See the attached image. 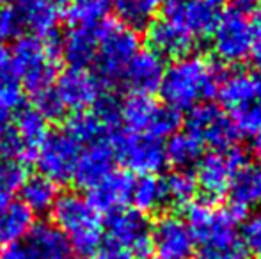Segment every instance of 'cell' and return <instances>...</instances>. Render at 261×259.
<instances>
[{"label":"cell","instance_id":"37","mask_svg":"<svg viewBox=\"0 0 261 259\" xmlns=\"http://www.w3.org/2000/svg\"><path fill=\"white\" fill-rule=\"evenodd\" d=\"M34 100H36L34 108L46 119V121H59L61 118H64L66 110L61 105V101H59L57 94L54 93V87H48V89L43 91V93L36 94Z\"/></svg>","mask_w":261,"mask_h":259},{"label":"cell","instance_id":"33","mask_svg":"<svg viewBox=\"0 0 261 259\" xmlns=\"http://www.w3.org/2000/svg\"><path fill=\"white\" fill-rule=\"evenodd\" d=\"M103 0H66V18L71 27H93L103 21Z\"/></svg>","mask_w":261,"mask_h":259},{"label":"cell","instance_id":"12","mask_svg":"<svg viewBox=\"0 0 261 259\" xmlns=\"http://www.w3.org/2000/svg\"><path fill=\"white\" fill-rule=\"evenodd\" d=\"M107 236L110 245L126 250L132 257L146 259L153 252L151 227L142 213L130 208L110 211L107 218Z\"/></svg>","mask_w":261,"mask_h":259},{"label":"cell","instance_id":"48","mask_svg":"<svg viewBox=\"0 0 261 259\" xmlns=\"http://www.w3.org/2000/svg\"><path fill=\"white\" fill-rule=\"evenodd\" d=\"M258 100L261 101V80H258Z\"/></svg>","mask_w":261,"mask_h":259},{"label":"cell","instance_id":"43","mask_svg":"<svg viewBox=\"0 0 261 259\" xmlns=\"http://www.w3.org/2000/svg\"><path fill=\"white\" fill-rule=\"evenodd\" d=\"M201 259H245V256L240 249H234L219 254H201Z\"/></svg>","mask_w":261,"mask_h":259},{"label":"cell","instance_id":"35","mask_svg":"<svg viewBox=\"0 0 261 259\" xmlns=\"http://www.w3.org/2000/svg\"><path fill=\"white\" fill-rule=\"evenodd\" d=\"M27 178L23 162L13 158L0 160V206L13 200L14 194L21 190Z\"/></svg>","mask_w":261,"mask_h":259},{"label":"cell","instance_id":"20","mask_svg":"<svg viewBox=\"0 0 261 259\" xmlns=\"http://www.w3.org/2000/svg\"><path fill=\"white\" fill-rule=\"evenodd\" d=\"M165 73V63L160 55L151 50H139L135 57L126 66L123 76L126 87L132 94L151 96L160 89L162 78Z\"/></svg>","mask_w":261,"mask_h":259},{"label":"cell","instance_id":"2","mask_svg":"<svg viewBox=\"0 0 261 259\" xmlns=\"http://www.w3.org/2000/svg\"><path fill=\"white\" fill-rule=\"evenodd\" d=\"M52 213L54 225L64 233L80 257L94 256L100 250L103 236L101 215L87 197L73 192L59 195Z\"/></svg>","mask_w":261,"mask_h":259},{"label":"cell","instance_id":"6","mask_svg":"<svg viewBox=\"0 0 261 259\" xmlns=\"http://www.w3.org/2000/svg\"><path fill=\"white\" fill-rule=\"evenodd\" d=\"M119 121L130 133L164 138L174 135L181 116L167 105H158L151 96L132 94L119 105Z\"/></svg>","mask_w":261,"mask_h":259},{"label":"cell","instance_id":"38","mask_svg":"<svg viewBox=\"0 0 261 259\" xmlns=\"http://www.w3.org/2000/svg\"><path fill=\"white\" fill-rule=\"evenodd\" d=\"M242 240L254 256L261 259V213H256L245 222Z\"/></svg>","mask_w":261,"mask_h":259},{"label":"cell","instance_id":"10","mask_svg":"<svg viewBox=\"0 0 261 259\" xmlns=\"http://www.w3.org/2000/svg\"><path fill=\"white\" fill-rule=\"evenodd\" d=\"M46 135V119L36 108H21L14 116L13 125L0 133V149L6 158L20 162L36 158V153Z\"/></svg>","mask_w":261,"mask_h":259},{"label":"cell","instance_id":"24","mask_svg":"<svg viewBox=\"0 0 261 259\" xmlns=\"http://www.w3.org/2000/svg\"><path fill=\"white\" fill-rule=\"evenodd\" d=\"M217 96L222 101L224 107L229 108L233 114L258 100V78L242 69L222 75L219 89H217Z\"/></svg>","mask_w":261,"mask_h":259},{"label":"cell","instance_id":"9","mask_svg":"<svg viewBox=\"0 0 261 259\" xmlns=\"http://www.w3.org/2000/svg\"><path fill=\"white\" fill-rule=\"evenodd\" d=\"M245 163L247 158L240 148L233 146L227 149H213L197 162V188L203 190L210 200L222 199L229 192L233 178Z\"/></svg>","mask_w":261,"mask_h":259},{"label":"cell","instance_id":"8","mask_svg":"<svg viewBox=\"0 0 261 259\" xmlns=\"http://www.w3.org/2000/svg\"><path fill=\"white\" fill-rule=\"evenodd\" d=\"M0 259H82L54 224H36L27 236L6 245Z\"/></svg>","mask_w":261,"mask_h":259},{"label":"cell","instance_id":"18","mask_svg":"<svg viewBox=\"0 0 261 259\" xmlns=\"http://www.w3.org/2000/svg\"><path fill=\"white\" fill-rule=\"evenodd\" d=\"M153 250L160 259H187L194 252V236L183 218L164 215L151 229Z\"/></svg>","mask_w":261,"mask_h":259},{"label":"cell","instance_id":"34","mask_svg":"<svg viewBox=\"0 0 261 259\" xmlns=\"http://www.w3.org/2000/svg\"><path fill=\"white\" fill-rule=\"evenodd\" d=\"M21 107V85L14 75L0 76V133L11 125Z\"/></svg>","mask_w":261,"mask_h":259},{"label":"cell","instance_id":"36","mask_svg":"<svg viewBox=\"0 0 261 259\" xmlns=\"http://www.w3.org/2000/svg\"><path fill=\"white\" fill-rule=\"evenodd\" d=\"M231 119L240 135H249V137L258 135L261 131V101L256 100L249 107L233 112Z\"/></svg>","mask_w":261,"mask_h":259},{"label":"cell","instance_id":"16","mask_svg":"<svg viewBox=\"0 0 261 259\" xmlns=\"http://www.w3.org/2000/svg\"><path fill=\"white\" fill-rule=\"evenodd\" d=\"M160 11L162 20L174 25L196 43L212 34L219 20L217 7L206 0H164Z\"/></svg>","mask_w":261,"mask_h":259},{"label":"cell","instance_id":"21","mask_svg":"<svg viewBox=\"0 0 261 259\" xmlns=\"http://www.w3.org/2000/svg\"><path fill=\"white\" fill-rule=\"evenodd\" d=\"M16 11L21 27L36 38H50L61 20V4L57 0H6Z\"/></svg>","mask_w":261,"mask_h":259},{"label":"cell","instance_id":"39","mask_svg":"<svg viewBox=\"0 0 261 259\" xmlns=\"http://www.w3.org/2000/svg\"><path fill=\"white\" fill-rule=\"evenodd\" d=\"M21 31H23V27H21L16 11L13 7H4L0 11V39L7 41V39L18 38Z\"/></svg>","mask_w":261,"mask_h":259},{"label":"cell","instance_id":"27","mask_svg":"<svg viewBox=\"0 0 261 259\" xmlns=\"http://www.w3.org/2000/svg\"><path fill=\"white\" fill-rule=\"evenodd\" d=\"M34 225L29 208L20 200H9L0 206V242L6 245L25 238Z\"/></svg>","mask_w":261,"mask_h":259},{"label":"cell","instance_id":"7","mask_svg":"<svg viewBox=\"0 0 261 259\" xmlns=\"http://www.w3.org/2000/svg\"><path fill=\"white\" fill-rule=\"evenodd\" d=\"M212 48L226 64H240L247 61L254 48V27L249 14L229 9L219 14L212 34Z\"/></svg>","mask_w":261,"mask_h":259},{"label":"cell","instance_id":"11","mask_svg":"<svg viewBox=\"0 0 261 259\" xmlns=\"http://www.w3.org/2000/svg\"><path fill=\"white\" fill-rule=\"evenodd\" d=\"M80 153L82 146L68 130L48 131L36 153V162L45 178L54 183H66L73 180Z\"/></svg>","mask_w":261,"mask_h":259},{"label":"cell","instance_id":"45","mask_svg":"<svg viewBox=\"0 0 261 259\" xmlns=\"http://www.w3.org/2000/svg\"><path fill=\"white\" fill-rule=\"evenodd\" d=\"M252 151H254L256 158L261 162V131L258 135H254V137H252Z\"/></svg>","mask_w":261,"mask_h":259},{"label":"cell","instance_id":"28","mask_svg":"<svg viewBox=\"0 0 261 259\" xmlns=\"http://www.w3.org/2000/svg\"><path fill=\"white\" fill-rule=\"evenodd\" d=\"M21 203L29 208L31 213H46L54 208L59 199L57 183L45 178L43 174L31 176L21 187Z\"/></svg>","mask_w":261,"mask_h":259},{"label":"cell","instance_id":"40","mask_svg":"<svg viewBox=\"0 0 261 259\" xmlns=\"http://www.w3.org/2000/svg\"><path fill=\"white\" fill-rule=\"evenodd\" d=\"M252 27H254V48H252V61L254 66L258 68V71L261 73V13L256 14V18L252 20Z\"/></svg>","mask_w":261,"mask_h":259},{"label":"cell","instance_id":"41","mask_svg":"<svg viewBox=\"0 0 261 259\" xmlns=\"http://www.w3.org/2000/svg\"><path fill=\"white\" fill-rule=\"evenodd\" d=\"M93 259H134L126 250L119 249V247H114V245H109V247H103L100 249L96 254L93 256Z\"/></svg>","mask_w":261,"mask_h":259},{"label":"cell","instance_id":"4","mask_svg":"<svg viewBox=\"0 0 261 259\" xmlns=\"http://www.w3.org/2000/svg\"><path fill=\"white\" fill-rule=\"evenodd\" d=\"M240 215L231 208L219 210L210 203H190L187 206V225L194 242L203 245V254H219L240 249L238 222Z\"/></svg>","mask_w":261,"mask_h":259},{"label":"cell","instance_id":"19","mask_svg":"<svg viewBox=\"0 0 261 259\" xmlns=\"http://www.w3.org/2000/svg\"><path fill=\"white\" fill-rule=\"evenodd\" d=\"M112 142L114 140H101L82 148L75 174H73V180L79 187L91 190L112 170H116L114 169L116 153H114Z\"/></svg>","mask_w":261,"mask_h":259},{"label":"cell","instance_id":"17","mask_svg":"<svg viewBox=\"0 0 261 259\" xmlns=\"http://www.w3.org/2000/svg\"><path fill=\"white\" fill-rule=\"evenodd\" d=\"M119 123V105L112 98L103 96L91 110L73 116L66 130L80 146H89L101 140H114Z\"/></svg>","mask_w":261,"mask_h":259},{"label":"cell","instance_id":"30","mask_svg":"<svg viewBox=\"0 0 261 259\" xmlns=\"http://www.w3.org/2000/svg\"><path fill=\"white\" fill-rule=\"evenodd\" d=\"M130 200L134 203L135 211L139 213H153L160 210L165 200L164 181L156 176H139L134 180L130 192Z\"/></svg>","mask_w":261,"mask_h":259},{"label":"cell","instance_id":"3","mask_svg":"<svg viewBox=\"0 0 261 259\" xmlns=\"http://www.w3.org/2000/svg\"><path fill=\"white\" fill-rule=\"evenodd\" d=\"M9 63L18 83L34 96L52 87L54 80L57 78V50L43 38H18L9 55Z\"/></svg>","mask_w":261,"mask_h":259},{"label":"cell","instance_id":"31","mask_svg":"<svg viewBox=\"0 0 261 259\" xmlns=\"http://www.w3.org/2000/svg\"><path fill=\"white\" fill-rule=\"evenodd\" d=\"M162 181H164L165 200L176 204V206H189L190 203H194V197L199 190L196 174H192L190 170L176 169Z\"/></svg>","mask_w":261,"mask_h":259},{"label":"cell","instance_id":"13","mask_svg":"<svg viewBox=\"0 0 261 259\" xmlns=\"http://www.w3.org/2000/svg\"><path fill=\"white\" fill-rule=\"evenodd\" d=\"M114 153L128 170L139 176H155L167 163L165 148L160 138L149 135L126 133L116 135L114 138Z\"/></svg>","mask_w":261,"mask_h":259},{"label":"cell","instance_id":"1","mask_svg":"<svg viewBox=\"0 0 261 259\" xmlns=\"http://www.w3.org/2000/svg\"><path fill=\"white\" fill-rule=\"evenodd\" d=\"M222 71L213 61L203 55H185L165 68L160 94L172 110H192L215 96Z\"/></svg>","mask_w":261,"mask_h":259},{"label":"cell","instance_id":"47","mask_svg":"<svg viewBox=\"0 0 261 259\" xmlns=\"http://www.w3.org/2000/svg\"><path fill=\"white\" fill-rule=\"evenodd\" d=\"M105 4H117V6H119L121 2H123V0H103Z\"/></svg>","mask_w":261,"mask_h":259},{"label":"cell","instance_id":"5","mask_svg":"<svg viewBox=\"0 0 261 259\" xmlns=\"http://www.w3.org/2000/svg\"><path fill=\"white\" fill-rule=\"evenodd\" d=\"M139 36L123 21L103 20L98 25L94 64L101 80H119L126 66L139 52Z\"/></svg>","mask_w":261,"mask_h":259},{"label":"cell","instance_id":"22","mask_svg":"<svg viewBox=\"0 0 261 259\" xmlns=\"http://www.w3.org/2000/svg\"><path fill=\"white\" fill-rule=\"evenodd\" d=\"M132 185H134V178L128 172H121V170H112L107 178L94 185L89 192L87 199L91 200L98 211H116L119 208H124V203L130 200Z\"/></svg>","mask_w":261,"mask_h":259},{"label":"cell","instance_id":"32","mask_svg":"<svg viewBox=\"0 0 261 259\" xmlns=\"http://www.w3.org/2000/svg\"><path fill=\"white\" fill-rule=\"evenodd\" d=\"M162 4L164 0H123L119 4L121 21L134 31L149 27L160 13Z\"/></svg>","mask_w":261,"mask_h":259},{"label":"cell","instance_id":"46","mask_svg":"<svg viewBox=\"0 0 261 259\" xmlns=\"http://www.w3.org/2000/svg\"><path fill=\"white\" fill-rule=\"evenodd\" d=\"M208 4H212V6H220V4H226L229 2V0H206Z\"/></svg>","mask_w":261,"mask_h":259},{"label":"cell","instance_id":"25","mask_svg":"<svg viewBox=\"0 0 261 259\" xmlns=\"http://www.w3.org/2000/svg\"><path fill=\"white\" fill-rule=\"evenodd\" d=\"M98 25L71 27L68 34L64 36L61 45V53L71 68L86 69L87 66L94 63L98 45Z\"/></svg>","mask_w":261,"mask_h":259},{"label":"cell","instance_id":"15","mask_svg":"<svg viewBox=\"0 0 261 259\" xmlns=\"http://www.w3.org/2000/svg\"><path fill=\"white\" fill-rule=\"evenodd\" d=\"M54 93L66 112H87L105 96L103 80L94 73L80 68H69L57 76Z\"/></svg>","mask_w":261,"mask_h":259},{"label":"cell","instance_id":"42","mask_svg":"<svg viewBox=\"0 0 261 259\" xmlns=\"http://www.w3.org/2000/svg\"><path fill=\"white\" fill-rule=\"evenodd\" d=\"M233 4H234V9L244 14H249L261 7V0H233Z\"/></svg>","mask_w":261,"mask_h":259},{"label":"cell","instance_id":"29","mask_svg":"<svg viewBox=\"0 0 261 259\" xmlns=\"http://www.w3.org/2000/svg\"><path fill=\"white\" fill-rule=\"evenodd\" d=\"M164 148L167 162L181 170H189L192 165H197L203 156V146L189 131H176L169 137L167 146Z\"/></svg>","mask_w":261,"mask_h":259},{"label":"cell","instance_id":"14","mask_svg":"<svg viewBox=\"0 0 261 259\" xmlns=\"http://www.w3.org/2000/svg\"><path fill=\"white\" fill-rule=\"evenodd\" d=\"M189 133L201 142V146H208L213 149L233 148L238 138V130L233 119L220 107L212 103H201L189 112L187 119Z\"/></svg>","mask_w":261,"mask_h":259},{"label":"cell","instance_id":"44","mask_svg":"<svg viewBox=\"0 0 261 259\" xmlns=\"http://www.w3.org/2000/svg\"><path fill=\"white\" fill-rule=\"evenodd\" d=\"M6 75H13V69H11V63H9V53L0 45V76H6Z\"/></svg>","mask_w":261,"mask_h":259},{"label":"cell","instance_id":"23","mask_svg":"<svg viewBox=\"0 0 261 259\" xmlns=\"http://www.w3.org/2000/svg\"><path fill=\"white\" fill-rule=\"evenodd\" d=\"M148 41L149 50L155 52L156 55L171 57V59H179V57L190 55L192 48L196 46V41L183 34L179 28L171 25L165 20H155L148 27Z\"/></svg>","mask_w":261,"mask_h":259},{"label":"cell","instance_id":"26","mask_svg":"<svg viewBox=\"0 0 261 259\" xmlns=\"http://www.w3.org/2000/svg\"><path fill=\"white\" fill-rule=\"evenodd\" d=\"M227 194L231 197V210L245 217L249 208L261 200V167L245 163L233 178Z\"/></svg>","mask_w":261,"mask_h":259}]
</instances>
